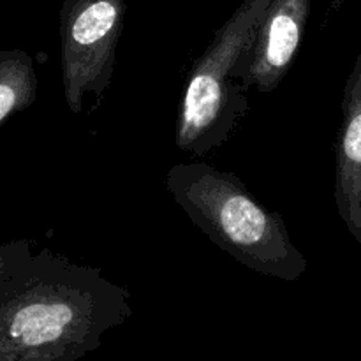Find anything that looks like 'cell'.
<instances>
[{
    "mask_svg": "<svg viewBox=\"0 0 361 361\" xmlns=\"http://www.w3.org/2000/svg\"><path fill=\"white\" fill-rule=\"evenodd\" d=\"M32 250L30 240H11V242L0 243V282L27 259Z\"/></svg>",
    "mask_w": 361,
    "mask_h": 361,
    "instance_id": "obj_8",
    "label": "cell"
},
{
    "mask_svg": "<svg viewBox=\"0 0 361 361\" xmlns=\"http://www.w3.org/2000/svg\"><path fill=\"white\" fill-rule=\"evenodd\" d=\"M166 187L192 224L249 270L295 282L309 268L282 215L257 203L233 173L182 162L168 171Z\"/></svg>",
    "mask_w": 361,
    "mask_h": 361,
    "instance_id": "obj_2",
    "label": "cell"
},
{
    "mask_svg": "<svg viewBox=\"0 0 361 361\" xmlns=\"http://www.w3.org/2000/svg\"><path fill=\"white\" fill-rule=\"evenodd\" d=\"M335 204L349 235L361 245V49L345 81L342 99Z\"/></svg>",
    "mask_w": 361,
    "mask_h": 361,
    "instance_id": "obj_6",
    "label": "cell"
},
{
    "mask_svg": "<svg viewBox=\"0 0 361 361\" xmlns=\"http://www.w3.org/2000/svg\"><path fill=\"white\" fill-rule=\"evenodd\" d=\"M126 0H66L60 9V59L67 108L83 111L88 94L101 95L115 71L126 27Z\"/></svg>",
    "mask_w": 361,
    "mask_h": 361,
    "instance_id": "obj_4",
    "label": "cell"
},
{
    "mask_svg": "<svg viewBox=\"0 0 361 361\" xmlns=\"http://www.w3.org/2000/svg\"><path fill=\"white\" fill-rule=\"evenodd\" d=\"M270 0H243L215 32L187 78L176 118V147L190 155H207L229 140L249 109L245 88L231 80L252 46Z\"/></svg>",
    "mask_w": 361,
    "mask_h": 361,
    "instance_id": "obj_3",
    "label": "cell"
},
{
    "mask_svg": "<svg viewBox=\"0 0 361 361\" xmlns=\"http://www.w3.org/2000/svg\"><path fill=\"white\" fill-rule=\"evenodd\" d=\"M37 85L34 59L27 51L0 48V127L34 104Z\"/></svg>",
    "mask_w": 361,
    "mask_h": 361,
    "instance_id": "obj_7",
    "label": "cell"
},
{
    "mask_svg": "<svg viewBox=\"0 0 361 361\" xmlns=\"http://www.w3.org/2000/svg\"><path fill=\"white\" fill-rule=\"evenodd\" d=\"M312 0H270L252 46L233 71L243 88L270 94L291 69L305 35Z\"/></svg>",
    "mask_w": 361,
    "mask_h": 361,
    "instance_id": "obj_5",
    "label": "cell"
},
{
    "mask_svg": "<svg viewBox=\"0 0 361 361\" xmlns=\"http://www.w3.org/2000/svg\"><path fill=\"white\" fill-rule=\"evenodd\" d=\"M129 291L49 249L0 282V361H71L130 316Z\"/></svg>",
    "mask_w": 361,
    "mask_h": 361,
    "instance_id": "obj_1",
    "label": "cell"
}]
</instances>
